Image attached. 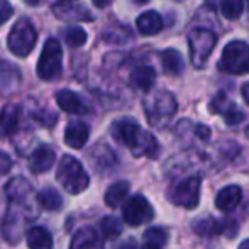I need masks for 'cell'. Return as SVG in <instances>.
<instances>
[{
	"instance_id": "836d02e7",
	"label": "cell",
	"mask_w": 249,
	"mask_h": 249,
	"mask_svg": "<svg viewBox=\"0 0 249 249\" xmlns=\"http://www.w3.org/2000/svg\"><path fill=\"white\" fill-rule=\"evenodd\" d=\"M92 2H93V5H95V7H99V9H104V7L110 5L112 0H92Z\"/></svg>"
},
{
	"instance_id": "d4e9b609",
	"label": "cell",
	"mask_w": 249,
	"mask_h": 249,
	"mask_svg": "<svg viewBox=\"0 0 249 249\" xmlns=\"http://www.w3.org/2000/svg\"><path fill=\"white\" fill-rule=\"evenodd\" d=\"M37 203L44 210H59L63 205V197L54 190V188H43L37 192Z\"/></svg>"
},
{
	"instance_id": "83f0119b",
	"label": "cell",
	"mask_w": 249,
	"mask_h": 249,
	"mask_svg": "<svg viewBox=\"0 0 249 249\" xmlns=\"http://www.w3.org/2000/svg\"><path fill=\"white\" fill-rule=\"evenodd\" d=\"M102 232L107 239L110 237H117L122 232V222L117 217H105L102 220Z\"/></svg>"
},
{
	"instance_id": "ba28073f",
	"label": "cell",
	"mask_w": 249,
	"mask_h": 249,
	"mask_svg": "<svg viewBox=\"0 0 249 249\" xmlns=\"http://www.w3.org/2000/svg\"><path fill=\"white\" fill-rule=\"evenodd\" d=\"M217 36L209 29H194L188 36V46H190V58L195 68H203L210 53L215 48Z\"/></svg>"
},
{
	"instance_id": "4dcf8cb0",
	"label": "cell",
	"mask_w": 249,
	"mask_h": 249,
	"mask_svg": "<svg viewBox=\"0 0 249 249\" xmlns=\"http://www.w3.org/2000/svg\"><path fill=\"white\" fill-rule=\"evenodd\" d=\"M12 14H14V9L9 0H0V26L9 20L10 17H12Z\"/></svg>"
},
{
	"instance_id": "f35d334b",
	"label": "cell",
	"mask_w": 249,
	"mask_h": 249,
	"mask_svg": "<svg viewBox=\"0 0 249 249\" xmlns=\"http://www.w3.org/2000/svg\"><path fill=\"white\" fill-rule=\"evenodd\" d=\"M24 2H26L27 5H37V3H41V0H24Z\"/></svg>"
},
{
	"instance_id": "9c48e42d",
	"label": "cell",
	"mask_w": 249,
	"mask_h": 249,
	"mask_svg": "<svg viewBox=\"0 0 249 249\" xmlns=\"http://www.w3.org/2000/svg\"><path fill=\"white\" fill-rule=\"evenodd\" d=\"M122 217H124L125 224L136 227L149 222L154 217V210L142 195H134V197L125 202L124 209H122Z\"/></svg>"
},
{
	"instance_id": "3957f363",
	"label": "cell",
	"mask_w": 249,
	"mask_h": 249,
	"mask_svg": "<svg viewBox=\"0 0 249 249\" xmlns=\"http://www.w3.org/2000/svg\"><path fill=\"white\" fill-rule=\"evenodd\" d=\"M63 71V51L58 39L50 37L44 43V48L41 51L39 61H37V76L44 82L59 78Z\"/></svg>"
},
{
	"instance_id": "603a6c76",
	"label": "cell",
	"mask_w": 249,
	"mask_h": 249,
	"mask_svg": "<svg viewBox=\"0 0 249 249\" xmlns=\"http://www.w3.org/2000/svg\"><path fill=\"white\" fill-rule=\"evenodd\" d=\"M161 63L163 68L170 75H180L183 71V58L177 50H164L161 51Z\"/></svg>"
},
{
	"instance_id": "4316f807",
	"label": "cell",
	"mask_w": 249,
	"mask_h": 249,
	"mask_svg": "<svg viewBox=\"0 0 249 249\" xmlns=\"http://www.w3.org/2000/svg\"><path fill=\"white\" fill-rule=\"evenodd\" d=\"M65 39H66V43H68V46L80 48V46H83V44L87 43V33L82 29V27L73 26V27H70V29L66 31Z\"/></svg>"
},
{
	"instance_id": "30bf717a",
	"label": "cell",
	"mask_w": 249,
	"mask_h": 249,
	"mask_svg": "<svg viewBox=\"0 0 249 249\" xmlns=\"http://www.w3.org/2000/svg\"><path fill=\"white\" fill-rule=\"evenodd\" d=\"M210 110L215 112V114H222L224 119H226V124H229V125H236L244 121V114L236 107V104H232L224 93H219V95L212 100Z\"/></svg>"
},
{
	"instance_id": "74e56055",
	"label": "cell",
	"mask_w": 249,
	"mask_h": 249,
	"mask_svg": "<svg viewBox=\"0 0 249 249\" xmlns=\"http://www.w3.org/2000/svg\"><path fill=\"white\" fill-rule=\"evenodd\" d=\"M237 249H249V239L243 241V243L239 244V248H237Z\"/></svg>"
},
{
	"instance_id": "8fae6325",
	"label": "cell",
	"mask_w": 249,
	"mask_h": 249,
	"mask_svg": "<svg viewBox=\"0 0 249 249\" xmlns=\"http://www.w3.org/2000/svg\"><path fill=\"white\" fill-rule=\"evenodd\" d=\"M20 70L16 65L0 59V92L12 93L19 89L20 85Z\"/></svg>"
},
{
	"instance_id": "9a60e30c",
	"label": "cell",
	"mask_w": 249,
	"mask_h": 249,
	"mask_svg": "<svg viewBox=\"0 0 249 249\" xmlns=\"http://www.w3.org/2000/svg\"><path fill=\"white\" fill-rule=\"evenodd\" d=\"M54 10V16L58 19L65 20V22H80V20H92L93 16L87 12L85 7H78L73 5L70 2H63V3H56L53 7Z\"/></svg>"
},
{
	"instance_id": "cb8c5ba5",
	"label": "cell",
	"mask_w": 249,
	"mask_h": 249,
	"mask_svg": "<svg viewBox=\"0 0 249 249\" xmlns=\"http://www.w3.org/2000/svg\"><path fill=\"white\" fill-rule=\"evenodd\" d=\"M234 224L231 220H224V222H217L215 219H200L198 222H195L194 229L197 231L200 236H213V234L224 232L227 227H232Z\"/></svg>"
},
{
	"instance_id": "ffe728a7",
	"label": "cell",
	"mask_w": 249,
	"mask_h": 249,
	"mask_svg": "<svg viewBox=\"0 0 249 249\" xmlns=\"http://www.w3.org/2000/svg\"><path fill=\"white\" fill-rule=\"evenodd\" d=\"M70 249H99V236L92 227H83L73 236Z\"/></svg>"
},
{
	"instance_id": "7c38bea8",
	"label": "cell",
	"mask_w": 249,
	"mask_h": 249,
	"mask_svg": "<svg viewBox=\"0 0 249 249\" xmlns=\"http://www.w3.org/2000/svg\"><path fill=\"white\" fill-rule=\"evenodd\" d=\"M20 107L17 104H9L0 112V139L12 136L19 127Z\"/></svg>"
},
{
	"instance_id": "8992f818",
	"label": "cell",
	"mask_w": 249,
	"mask_h": 249,
	"mask_svg": "<svg viewBox=\"0 0 249 249\" xmlns=\"http://www.w3.org/2000/svg\"><path fill=\"white\" fill-rule=\"evenodd\" d=\"M36 41L37 33L34 29V26L27 19H20L14 24L12 31L9 34V39H7V44H9V50L14 54L24 58L34 50Z\"/></svg>"
},
{
	"instance_id": "b9f144b4",
	"label": "cell",
	"mask_w": 249,
	"mask_h": 249,
	"mask_svg": "<svg viewBox=\"0 0 249 249\" xmlns=\"http://www.w3.org/2000/svg\"><path fill=\"white\" fill-rule=\"evenodd\" d=\"M61 2H73V0H61Z\"/></svg>"
},
{
	"instance_id": "ac0fdd59",
	"label": "cell",
	"mask_w": 249,
	"mask_h": 249,
	"mask_svg": "<svg viewBox=\"0 0 249 249\" xmlns=\"http://www.w3.org/2000/svg\"><path fill=\"white\" fill-rule=\"evenodd\" d=\"M154 82H156V71L151 66L141 65L138 68L132 70L131 73V85L142 92H149L153 89Z\"/></svg>"
},
{
	"instance_id": "7402d4cb",
	"label": "cell",
	"mask_w": 249,
	"mask_h": 249,
	"mask_svg": "<svg viewBox=\"0 0 249 249\" xmlns=\"http://www.w3.org/2000/svg\"><path fill=\"white\" fill-rule=\"evenodd\" d=\"M129 188L131 187H129L127 181H115V183H112L107 188V192H105V203L108 207H112V209L119 207L125 200V197H127Z\"/></svg>"
},
{
	"instance_id": "1f68e13d",
	"label": "cell",
	"mask_w": 249,
	"mask_h": 249,
	"mask_svg": "<svg viewBox=\"0 0 249 249\" xmlns=\"http://www.w3.org/2000/svg\"><path fill=\"white\" fill-rule=\"evenodd\" d=\"M10 168H12V158L3 151H0V177L9 173Z\"/></svg>"
},
{
	"instance_id": "f1b7e54d",
	"label": "cell",
	"mask_w": 249,
	"mask_h": 249,
	"mask_svg": "<svg viewBox=\"0 0 249 249\" xmlns=\"http://www.w3.org/2000/svg\"><path fill=\"white\" fill-rule=\"evenodd\" d=\"M144 239L148 241V244H154V246H163L168 241V232L163 227H151L144 232Z\"/></svg>"
},
{
	"instance_id": "52a82bcc",
	"label": "cell",
	"mask_w": 249,
	"mask_h": 249,
	"mask_svg": "<svg viewBox=\"0 0 249 249\" xmlns=\"http://www.w3.org/2000/svg\"><path fill=\"white\" fill-rule=\"evenodd\" d=\"M200 177H188L185 180L177 181L168 190V198L175 205L185 207V209H195L200 202Z\"/></svg>"
},
{
	"instance_id": "484cf974",
	"label": "cell",
	"mask_w": 249,
	"mask_h": 249,
	"mask_svg": "<svg viewBox=\"0 0 249 249\" xmlns=\"http://www.w3.org/2000/svg\"><path fill=\"white\" fill-rule=\"evenodd\" d=\"M243 10H244L243 0H222V3H220V12L229 20L239 19Z\"/></svg>"
},
{
	"instance_id": "d6a6232c",
	"label": "cell",
	"mask_w": 249,
	"mask_h": 249,
	"mask_svg": "<svg viewBox=\"0 0 249 249\" xmlns=\"http://www.w3.org/2000/svg\"><path fill=\"white\" fill-rule=\"evenodd\" d=\"M197 136L200 139H203V141H205V139H209L210 138V129L209 127H205V125H197Z\"/></svg>"
},
{
	"instance_id": "f546056e",
	"label": "cell",
	"mask_w": 249,
	"mask_h": 249,
	"mask_svg": "<svg viewBox=\"0 0 249 249\" xmlns=\"http://www.w3.org/2000/svg\"><path fill=\"white\" fill-rule=\"evenodd\" d=\"M131 37V33H129L127 27H121V29H110L107 33H104V39L107 43H125V41Z\"/></svg>"
},
{
	"instance_id": "e575fe53",
	"label": "cell",
	"mask_w": 249,
	"mask_h": 249,
	"mask_svg": "<svg viewBox=\"0 0 249 249\" xmlns=\"http://www.w3.org/2000/svg\"><path fill=\"white\" fill-rule=\"evenodd\" d=\"M117 249H136V244H134V241H125V243H122Z\"/></svg>"
},
{
	"instance_id": "ab89813d",
	"label": "cell",
	"mask_w": 249,
	"mask_h": 249,
	"mask_svg": "<svg viewBox=\"0 0 249 249\" xmlns=\"http://www.w3.org/2000/svg\"><path fill=\"white\" fill-rule=\"evenodd\" d=\"M142 249H161V248L160 246H154V244H146V246L142 248Z\"/></svg>"
},
{
	"instance_id": "277c9868",
	"label": "cell",
	"mask_w": 249,
	"mask_h": 249,
	"mask_svg": "<svg viewBox=\"0 0 249 249\" xmlns=\"http://www.w3.org/2000/svg\"><path fill=\"white\" fill-rule=\"evenodd\" d=\"M144 108L149 124L163 127L177 112V100L170 92H158L146 100Z\"/></svg>"
},
{
	"instance_id": "6da1fadb",
	"label": "cell",
	"mask_w": 249,
	"mask_h": 249,
	"mask_svg": "<svg viewBox=\"0 0 249 249\" xmlns=\"http://www.w3.org/2000/svg\"><path fill=\"white\" fill-rule=\"evenodd\" d=\"M110 132L115 141L127 146L134 156H148V158L158 156L160 144H158L156 138L153 134H149L148 131H144L132 119H121V121L114 122Z\"/></svg>"
},
{
	"instance_id": "7a4b0ae2",
	"label": "cell",
	"mask_w": 249,
	"mask_h": 249,
	"mask_svg": "<svg viewBox=\"0 0 249 249\" xmlns=\"http://www.w3.org/2000/svg\"><path fill=\"white\" fill-rule=\"evenodd\" d=\"M56 180L68 194L78 195L89 188L90 178L85 168L73 156H63L56 170Z\"/></svg>"
},
{
	"instance_id": "8d00e7d4",
	"label": "cell",
	"mask_w": 249,
	"mask_h": 249,
	"mask_svg": "<svg viewBox=\"0 0 249 249\" xmlns=\"http://www.w3.org/2000/svg\"><path fill=\"white\" fill-rule=\"evenodd\" d=\"M207 3H209L210 7H217L220 3V0H205Z\"/></svg>"
},
{
	"instance_id": "d6986e66",
	"label": "cell",
	"mask_w": 249,
	"mask_h": 249,
	"mask_svg": "<svg viewBox=\"0 0 249 249\" xmlns=\"http://www.w3.org/2000/svg\"><path fill=\"white\" fill-rule=\"evenodd\" d=\"M138 31L144 36H154L163 29V19L158 12L154 10H148V12L141 14L136 20Z\"/></svg>"
},
{
	"instance_id": "44dd1931",
	"label": "cell",
	"mask_w": 249,
	"mask_h": 249,
	"mask_svg": "<svg viewBox=\"0 0 249 249\" xmlns=\"http://www.w3.org/2000/svg\"><path fill=\"white\" fill-rule=\"evenodd\" d=\"M26 243L29 249H53V237L44 227H33L27 231Z\"/></svg>"
},
{
	"instance_id": "e0dca14e",
	"label": "cell",
	"mask_w": 249,
	"mask_h": 249,
	"mask_svg": "<svg viewBox=\"0 0 249 249\" xmlns=\"http://www.w3.org/2000/svg\"><path fill=\"white\" fill-rule=\"evenodd\" d=\"M56 102H58L59 108L68 112V114L78 115V114H85L87 112V107H85V104H83V100L80 99L75 92H71V90H59V92L56 93Z\"/></svg>"
},
{
	"instance_id": "d590c367",
	"label": "cell",
	"mask_w": 249,
	"mask_h": 249,
	"mask_svg": "<svg viewBox=\"0 0 249 249\" xmlns=\"http://www.w3.org/2000/svg\"><path fill=\"white\" fill-rule=\"evenodd\" d=\"M243 97H244V100L249 104V83H246V85L243 87Z\"/></svg>"
},
{
	"instance_id": "5b68a950",
	"label": "cell",
	"mask_w": 249,
	"mask_h": 249,
	"mask_svg": "<svg viewBox=\"0 0 249 249\" xmlns=\"http://www.w3.org/2000/svg\"><path fill=\"white\" fill-rule=\"evenodd\" d=\"M219 68L231 75L249 73V46L243 41H232L222 51Z\"/></svg>"
},
{
	"instance_id": "4fadbf2b",
	"label": "cell",
	"mask_w": 249,
	"mask_h": 249,
	"mask_svg": "<svg viewBox=\"0 0 249 249\" xmlns=\"http://www.w3.org/2000/svg\"><path fill=\"white\" fill-rule=\"evenodd\" d=\"M90 136V129L85 122L82 121H71L65 129V142L66 146L73 149H80L87 144Z\"/></svg>"
},
{
	"instance_id": "5bb4252c",
	"label": "cell",
	"mask_w": 249,
	"mask_h": 249,
	"mask_svg": "<svg viewBox=\"0 0 249 249\" xmlns=\"http://www.w3.org/2000/svg\"><path fill=\"white\" fill-rule=\"evenodd\" d=\"M56 153L50 146H39L29 158V170L33 173H46L54 164Z\"/></svg>"
},
{
	"instance_id": "2e32d148",
	"label": "cell",
	"mask_w": 249,
	"mask_h": 249,
	"mask_svg": "<svg viewBox=\"0 0 249 249\" xmlns=\"http://www.w3.org/2000/svg\"><path fill=\"white\" fill-rule=\"evenodd\" d=\"M241 188L236 185H229V187H224L222 190L217 194L215 197V207L220 212H232L237 205L241 203Z\"/></svg>"
},
{
	"instance_id": "60d3db41",
	"label": "cell",
	"mask_w": 249,
	"mask_h": 249,
	"mask_svg": "<svg viewBox=\"0 0 249 249\" xmlns=\"http://www.w3.org/2000/svg\"><path fill=\"white\" fill-rule=\"evenodd\" d=\"M246 136H248V138H249V127L246 129Z\"/></svg>"
},
{
	"instance_id": "7bdbcfd3",
	"label": "cell",
	"mask_w": 249,
	"mask_h": 249,
	"mask_svg": "<svg viewBox=\"0 0 249 249\" xmlns=\"http://www.w3.org/2000/svg\"><path fill=\"white\" fill-rule=\"evenodd\" d=\"M248 5H249V0H248Z\"/></svg>"
}]
</instances>
